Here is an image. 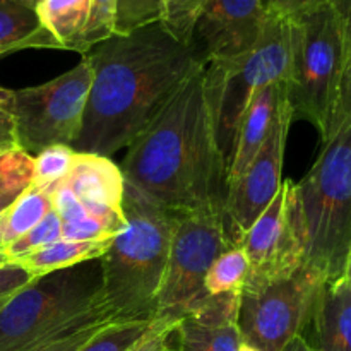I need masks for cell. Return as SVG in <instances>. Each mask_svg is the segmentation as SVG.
<instances>
[{
    "label": "cell",
    "instance_id": "cell-2",
    "mask_svg": "<svg viewBox=\"0 0 351 351\" xmlns=\"http://www.w3.org/2000/svg\"><path fill=\"white\" fill-rule=\"evenodd\" d=\"M204 65L130 143L120 168L129 187L171 215L226 219L228 165L216 139Z\"/></svg>",
    "mask_w": 351,
    "mask_h": 351
},
{
    "label": "cell",
    "instance_id": "cell-18",
    "mask_svg": "<svg viewBox=\"0 0 351 351\" xmlns=\"http://www.w3.org/2000/svg\"><path fill=\"white\" fill-rule=\"evenodd\" d=\"M91 5L93 0H38L34 12L51 48L81 51Z\"/></svg>",
    "mask_w": 351,
    "mask_h": 351
},
{
    "label": "cell",
    "instance_id": "cell-34",
    "mask_svg": "<svg viewBox=\"0 0 351 351\" xmlns=\"http://www.w3.org/2000/svg\"><path fill=\"white\" fill-rule=\"evenodd\" d=\"M110 324V322H99V324H91L86 326V328H79L75 331L67 332V335L60 336V338L53 339V341H48L47 345L40 346L34 351H79L103 326Z\"/></svg>",
    "mask_w": 351,
    "mask_h": 351
},
{
    "label": "cell",
    "instance_id": "cell-40",
    "mask_svg": "<svg viewBox=\"0 0 351 351\" xmlns=\"http://www.w3.org/2000/svg\"><path fill=\"white\" fill-rule=\"evenodd\" d=\"M341 276L346 278V281L351 285V243H350V250L348 256H346V263H345V269H343Z\"/></svg>",
    "mask_w": 351,
    "mask_h": 351
},
{
    "label": "cell",
    "instance_id": "cell-29",
    "mask_svg": "<svg viewBox=\"0 0 351 351\" xmlns=\"http://www.w3.org/2000/svg\"><path fill=\"white\" fill-rule=\"evenodd\" d=\"M117 7H119V0H93L91 16L86 26L84 36H82L79 53H88L95 45L115 34Z\"/></svg>",
    "mask_w": 351,
    "mask_h": 351
},
{
    "label": "cell",
    "instance_id": "cell-6",
    "mask_svg": "<svg viewBox=\"0 0 351 351\" xmlns=\"http://www.w3.org/2000/svg\"><path fill=\"white\" fill-rule=\"evenodd\" d=\"M290 33L287 86L293 119L311 122L326 144L331 139L345 62V36L335 2L328 0L291 17Z\"/></svg>",
    "mask_w": 351,
    "mask_h": 351
},
{
    "label": "cell",
    "instance_id": "cell-5",
    "mask_svg": "<svg viewBox=\"0 0 351 351\" xmlns=\"http://www.w3.org/2000/svg\"><path fill=\"white\" fill-rule=\"evenodd\" d=\"M305 264L326 281L339 278L351 243V125L322 144L308 173L295 184Z\"/></svg>",
    "mask_w": 351,
    "mask_h": 351
},
{
    "label": "cell",
    "instance_id": "cell-38",
    "mask_svg": "<svg viewBox=\"0 0 351 351\" xmlns=\"http://www.w3.org/2000/svg\"><path fill=\"white\" fill-rule=\"evenodd\" d=\"M283 351H315L314 346L304 338V336H297L295 339H291Z\"/></svg>",
    "mask_w": 351,
    "mask_h": 351
},
{
    "label": "cell",
    "instance_id": "cell-15",
    "mask_svg": "<svg viewBox=\"0 0 351 351\" xmlns=\"http://www.w3.org/2000/svg\"><path fill=\"white\" fill-rule=\"evenodd\" d=\"M288 95L287 82H271L263 86L256 95L250 98L242 120H240L239 134H237L235 149H233L232 163L228 170L230 185L239 180L240 175L245 171L250 161L261 149L266 137L269 136L273 123L276 120L281 101Z\"/></svg>",
    "mask_w": 351,
    "mask_h": 351
},
{
    "label": "cell",
    "instance_id": "cell-23",
    "mask_svg": "<svg viewBox=\"0 0 351 351\" xmlns=\"http://www.w3.org/2000/svg\"><path fill=\"white\" fill-rule=\"evenodd\" d=\"M75 156H77V151L64 144L40 151L33 158V184L31 185L50 194L71 175Z\"/></svg>",
    "mask_w": 351,
    "mask_h": 351
},
{
    "label": "cell",
    "instance_id": "cell-9",
    "mask_svg": "<svg viewBox=\"0 0 351 351\" xmlns=\"http://www.w3.org/2000/svg\"><path fill=\"white\" fill-rule=\"evenodd\" d=\"M232 243L226 219L211 215L178 216L158 295L156 321L175 324L206 297L204 280L216 257Z\"/></svg>",
    "mask_w": 351,
    "mask_h": 351
},
{
    "label": "cell",
    "instance_id": "cell-11",
    "mask_svg": "<svg viewBox=\"0 0 351 351\" xmlns=\"http://www.w3.org/2000/svg\"><path fill=\"white\" fill-rule=\"evenodd\" d=\"M240 245L250 264L243 290L287 278L305 266V245L295 199V182H283L266 211L243 233Z\"/></svg>",
    "mask_w": 351,
    "mask_h": 351
},
{
    "label": "cell",
    "instance_id": "cell-22",
    "mask_svg": "<svg viewBox=\"0 0 351 351\" xmlns=\"http://www.w3.org/2000/svg\"><path fill=\"white\" fill-rule=\"evenodd\" d=\"M250 264L242 245H230L216 257L204 280L208 295L242 293L249 278Z\"/></svg>",
    "mask_w": 351,
    "mask_h": 351
},
{
    "label": "cell",
    "instance_id": "cell-13",
    "mask_svg": "<svg viewBox=\"0 0 351 351\" xmlns=\"http://www.w3.org/2000/svg\"><path fill=\"white\" fill-rule=\"evenodd\" d=\"M266 19L261 0H208L192 45L206 64L232 60L256 47Z\"/></svg>",
    "mask_w": 351,
    "mask_h": 351
},
{
    "label": "cell",
    "instance_id": "cell-10",
    "mask_svg": "<svg viewBox=\"0 0 351 351\" xmlns=\"http://www.w3.org/2000/svg\"><path fill=\"white\" fill-rule=\"evenodd\" d=\"M326 280L307 264L259 288L242 290L239 329L242 341L259 351H283L312 319Z\"/></svg>",
    "mask_w": 351,
    "mask_h": 351
},
{
    "label": "cell",
    "instance_id": "cell-25",
    "mask_svg": "<svg viewBox=\"0 0 351 351\" xmlns=\"http://www.w3.org/2000/svg\"><path fill=\"white\" fill-rule=\"evenodd\" d=\"M332 2L341 19L343 36H345V62H343L341 84H339L335 119H332L331 137L343 127L351 125V0H332Z\"/></svg>",
    "mask_w": 351,
    "mask_h": 351
},
{
    "label": "cell",
    "instance_id": "cell-32",
    "mask_svg": "<svg viewBox=\"0 0 351 351\" xmlns=\"http://www.w3.org/2000/svg\"><path fill=\"white\" fill-rule=\"evenodd\" d=\"M50 197L53 211L57 213L58 218L62 219V223L75 221V219H81L88 215L81 199H79L65 184L57 185V187L50 192Z\"/></svg>",
    "mask_w": 351,
    "mask_h": 351
},
{
    "label": "cell",
    "instance_id": "cell-16",
    "mask_svg": "<svg viewBox=\"0 0 351 351\" xmlns=\"http://www.w3.org/2000/svg\"><path fill=\"white\" fill-rule=\"evenodd\" d=\"M315 351H351V285L345 276L326 281L315 300Z\"/></svg>",
    "mask_w": 351,
    "mask_h": 351
},
{
    "label": "cell",
    "instance_id": "cell-37",
    "mask_svg": "<svg viewBox=\"0 0 351 351\" xmlns=\"http://www.w3.org/2000/svg\"><path fill=\"white\" fill-rule=\"evenodd\" d=\"M324 2L328 0H261L266 14L288 17V19L305 12V10L314 9Z\"/></svg>",
    "mask_w": 351,
    "mask_h": 351
},
{
    "label": "cell",
    "instance_id": "cell-8",
    "mask_svg": "<svg viewBox=\"0 0 351 351\" xmlns=\"http://www.w3.org/2000/svg\"><path fill=\"white\" fill-rule=\"evenodd\" d=\"M91 86V65L82 60L43 84L14 91L17 147L27 154L50 146H74Z\"/></svg>",
    "mask_w": 351,
    "mask_h": 351
},
{
    "label": "cell",
    "instance_id": "cell-3",
    "mask_svg": "<svg viewBox=\"0 0 351 351\" xmlns=\"http://www.w3.org/2000/svg\"><path fill=\"white\" fill-rule=\"evenodd\" d=\"M122 208L125 226L99 257L103 307L112 324L153 322L156 321L158 295L178 216L127 184Z\"/></svg>",
    "mask_w": 351,
    "mask_h": 351
},
{
    "label": "cell",
    "instance_id": "cell-21",
    "mask_svg": "<svg viewBox=\"0 0 351 351\" xmlns=\"http://www.w3.org/2000/svg\"><path fill=\"white\" fill-rule=\"evenodd\" d=\"M53 209L48 192L36 187H27L9 209L3 213L2 221V243L9 247L17 239L38 225L48 213Z\"/></svg>",
    "mask_w": 351,
    "mask_h": 351
},
{
    "label": "cell",
    "instance_id": "cell-14",
    "mask_svg": "<svg viewBox=\"0 0 351 351\" xmlns=\"http://www.w3.org/2000/svg\"><path fill=\"white\" fill-rule=\"evenodd\" d=\"M240 293L208 295L197 307L173 326L177 351H239Z\"/></svg>",
    "mask_w": 351,
    "mask_h": 351
},
{
    "label": "cell",
    "instance_id": "cell-26",
    "mask_svg": "<svg viewBox=\"0 0 351 351\" xmlns=\"http://www.w3.org/2000/svg\"><path fill=\"white\" fill-rule=\"evenodd\" d=\"M153 322L137 321L106 324L79 351H129L149 331Z\"/></svg>",
    "mask_w": 351,
    "mask_h": 351
},
{
    "label": "cell",
    "instance_id": "cell-31",
    "mask_svg": "<svg viewBox=\"0 0 351 351\" xmlns=\"http://www.w3.org/2000/svg\"><path fill=\"white\" fill-rule=\"evenodd\" d=\"M115 235L117 233L108 225L89 213L81 219L62 223V239L72 242H101L112 240Z\"/></svg>",
    "mask_w": 351,
    "mask_h": 351
},
{
    "label": "cell",
    "instance_id": "cell-20",
    "mask_svg": "<svg viewBox=\"0 0 351 351\" xmlns=\"http://www.w3.org/2000/svg\"><path fill=\"white\" fill-rule=\"evenodd\" d=\"M112 240L101 242H72V240L60 239L23 259L16 261L24 267L33 278L53 273L58 269L79 266V264L96 261L106 252Z\"/></svg>",
    "mask_w": 351,
    "mask_h": 351
},
{
    "label": "cell",
    "instance_id": "cell-24",
    "mask_svg": "<svg viewBox=\"0 0 351 351\" xmlns=\"http://www.w3.org/2000/svg\"><path fill=\"white\" fill-rule=\"evenodd\" d=\"M208 0H158V21L184 45H192L195 24Z\"/></svg>",
    "mask_w": 351,
    "mask_h": 351
},
{
    "label": "cell",
    "instance_id": "cell-7",
    "mask_svg": "<svg viewBox=\"0 0 351 351\" xmlns=\"http://www.w3.org/2000/svg\"><path fill=\"white\" fill-rule=\"evenodd\" d=\"M291 65L290 19L267 14L263 34L252 50L232 60L208 62L204 84L218 146L232 163L240 120L250 98L263 86L288 82Z\"/></svg>",
    "mask_w": 351,
    "mask_h": 351
},
{
    "label": "cell",
    "instance_id": "cell-19",
    "mask_svg": "<svg viewBox=\"0 0 351 351\" xmlns=\"http://www.w3.org/2000/svg\"><path fill=\"white\" fill-rule=\"evenodd\" d=\"M27 48H51L36 12L23 0H0V58Z\"/></svg>",
    "mask_w": 351,
    "mask_h": 351
},
{
    "label": "cell",
    "instance_id": "cell-39",
    "mask_svg": "<svg viewBox=\"0 0 351 351\" xmlns=\"http://www.w3.org/2000/svg\"><path fill=\"white\" fill-rule=\"evenodd\" d=\"M2 221H3V213L0 215V264L9 263V259H7V254H5V247H3V243H2Z\"/></svg>",
    "mask_w": 351,
    "mask_h": 351
},
{
    "label": "cell",
    "instance_id": "cell-30",
    "mask_svg": "<svg viewBox=\"0 0 351 351\" xmlns=\"http://www.w3.org/2000/svg\"><path fill=\"white\" fill-rule=\"evenodd\" d=\"M158 21V0H119L115 33H129Z\"/></svg>",
    "mask_w": 351,
    "mask_h": 351
},
{
    "label": "cell",
    "instance_id": "cell-17",
    "mask_svg": "<svg viewBox=\"0 0 351 351\" xmlns=\"http://www.w3.org/2000/svg\"><path fill=\"white\" fill-rule=\"evenodd\" d=\"M84 204L122 208L125 178L122 168L110 158L77 153L71 175L64 182Z\"/></svg>",
    "mask_w": 351,
    "mask_h": 351
},
{
    "label": "cell",
    "instance_id": "cell-4",
    "mask_svg": "<svg viewBox=\"0 0 351 351\" xmlns=\"http://www.w3.org/2000/svg\"><path fill=\"white\" fill-rule=\"evenodd\" d=\"M101 291L99 259L34 278L0 307V351H34L79 328L110 322Z\"/></svg>",
    "mask_w": 351,
    "mask_h": 351
},
{
    "label": "cell",
    "instance_id": "cell-1",
    "mask_svg": "<svg viewBox=\"0 0 351 351\" xmlns=\"http://www.w3.org/2000/svg\"><path fill=\"white\" fill-rule=\"evenodd\" d=\"M84 57L91 86L72 149L106 158L129 147L206 64L194 45L175 40L160 21L112 34Z\"/></svg>",
    "mask_w": 351,
    "mask_h": 351
},
{
    "label": "cell",
    "instance_id": "cell-12",
    "mask_svg": "<svg viewBox=\"0 0 351 351\" xmlns=\"http://www.w3.org/2000/svg\"><path fill=\"white\" fill-rule=\"evenodd\" d=\"M291 122L293 110L287 95L281 101L269 136L239 180L230 185L226 201V230L235 245H240L243 233L266 211L283 185L281 171Z\"/></svg>",
    "mask_w": 351,
    "mask_h": 351
},
{
    "label": "cell",
    "instance_id": "cell-43",
    "mask_svg": "<svg viewBox=\"0 0 351 351\" xmlns=\"http://www.w3.org/2000/svg\"><path fill=\"white\" fill-rule=\"evenodd\" d=\"M5 300H7V298H5ZM5 300H0V307H2V305H3V302H5Z\"/></svg>",
    "mask_w": 351,
    "mask_h": 351
},
{
    "label": "cell",
    "instance_id": "cell-35",
    "mask_svg": "<svg viewBox=\"0 0 351 351\" xmlns=\"http://www.w3.org/2000/svg\"><path fill=\"white\" fill-rule=\"evenodd\" d=\"M173 326L170 322L154 321L149 331L129 351H170Z\"/></svg>",
    "mask_w": 351,
    "mask_h": 351
},
{
    "label": "cell",
    "instance_id": "cell-33",
    "mask_svg": "<svg viewBox=\"0 0 351 351\" xmlns=\"http://www.w3.org/2000/svg\"><path fill=\"white\" fill-rule=\"evenodd\" d=\"M0 146L3 151L19 149L14 120V91L0 86Z\"/></svg>",
    "mask_w": 351,
    "mask_h": 351
},
{
    "label": "cell",
    "instance_id": "cell-36",
    "mask_svg": "<svg viewBox=\"0 0 351 351\" xmlns=\"http://www.w3.org/2000/svg\"><path fill=\"white\" fill-rule=\"evenodd\" d=\"M33 280L34 278L21 264L12 261L0 264V300L12 297L17 290L26 287Z\"/></svg>",
    "mask_w": 351,
    "mask_h": 351
},
{
    "label": "cell",
    "instance_id": "cell-41",
    "mask_svg": "<svg viewBox=\"0 0 351 351\" xmlns=\"http://www.w3.org/2000/svg\"><path fill=\"white\" fill-rule=\"evenodd\" d=\"M239 351H259V350H256V348H254V346L247 345V343H242V346H240Z\"/></svg>",
    "mask_w": 351,
    "mask_h": 351
},
{
    "label": "cell",
    "instance_id": "cell-28",
    "mask_svg": "<svg viewBox=\"0 0 351 351\" xmlns=\"http://www.w3.org/2000/svg\"><path fill=\"white\" fill-rule=\"evenodd\" d=\"M33 184V156L23 149L0 153V194L24 192Z\"/></svg>",
    "mask_w": 351,
    "mask_h": 351
},
{
    "label": "cell",
    "instance_id": "cell-42",
    "mask_svg": "<svg viewBox=\"0 0 351 351\" xmlns=\"http://www.w3.org/2000/svg\"><path fill=\"white\" fill-rule=\"evenodd\" d=\"M23 2H24V3H27V5L33 7V9H34V5H36L38 0H23Z\"/></svg>",
    "mask_w": 351,
    "mask_h": 351
},
{
    "label": "cell",
    "instance_id": "cell-27",
    "mask_svg": "<svg viewBox=\"0 0 351 351\" xmlns=\"http://www.w3.org/2000/svg\"><path fill=\"white\" fill-rule=\"evenodd\" d=\"M62 239V219L58 218L57 213L51 209L34 228L24 233L21 239L10 243L5 249L7 259L16 263V261L23 259V257L29 256V254L36 252V250L43 249V247L50 245V243L57 242Z\"/></svg>",
    "mask_w": 351,
    "mask_h": 351
}]
</instances>
